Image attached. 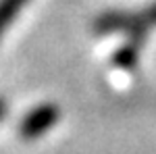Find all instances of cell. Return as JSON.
I'll list each match as a JSON object with an SVG mask.
<instances>
[{"label":"cell","mask_w":156,"mask_h":154,"mask_svg":"<svg viewBox=\"0 0 156 154\" xmlns=\"http://www.w3.org/2000/svg\"><path fill=\"white\" fill-rule=\"evenodd\" d=\"M92 31H94L96 36L125 34L129 42L144 46L146 40H148V34H150V27L146 25V21L142 19V15H140V13L104 11V13H100L96 19H94Z\"/></svg>","instance_id":"6da1fadb"},{"label":"cell","mask_w":156,"mask_h":154,"mask_svg":"<svg viewBox=\"0 0 156 154\" xmlns=\"http://www.w3.org/2000/svg\"><path fill=\"white\" fill-rule=\"evenodd\" d=\"M60 119V110L56 104H40L31 108L19 123V135L23 140H37L48 133Z\"/></svg>","instance_id":"7a4b0ae2"},{"label":"cell","mask_w":156,"mask_h":154,"mask_svg":"<svg viewBox=\"0 0 156 154\" xmlns=\"http://www.w3.org/2000/svg\"><path fill=\"white\" fill-rule=\"evenodd\" d=\"M142 48L144 46L125 40V44L119 46L115 52H112V65H115L117 69H123V71H131V69H135L137 63H140V52H142Z\"/></svg>","instance_id":"3957f363"},{"label":"cell","mask_w":156,"mask_h":154,"mask_svg":"<svg viewBox=\"0 0 156 154\" xmlns=\"http://www.w3.org/2000/svg\"><path fill=\"white\" fill-rule=\"evenodd\" d=\"M27 0H0V38L6 31V27L12 23V19L19 15Z\"/></svg>","instance_id":"277c9868"},{"label":"cell","mask_w":156,"mask_h":154,"mask_svg":"<svg viewBox=\"0 0 156 154\" xmlns=\"http://www.w3.org/2000/svg\"><path fill=\"white\" fill-rule=\"evenodd\" d=\"M140 15H142V19L146 21V25L152 29V27H156V2H152V4H148L144 11H140Z\"/></svg>","instance_id":"5b68a950"},{"label":"cell","mask_w":156,"mask_h":154,"mask_svg":"<svg viewBox=\"0 0 156 154\" xmlns=\"http://www.w3.org/2000/svg\"><path fill=\"white\" fill-rule=\"evenodd\" d=\"M6 110H9V108H6V102L0 98V121H4V119H6Z\"/></svg>","instance_id":"8992f818"}]
</instances>
